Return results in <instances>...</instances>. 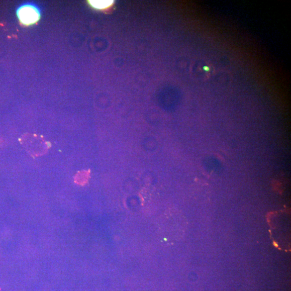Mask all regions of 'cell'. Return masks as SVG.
Wrapping results in <instances>:
<instances>
[{"instance_id":"5b68a950","label":"cell","mask_w":291,"mask_h":291,"mask_svg":"<svg viewBox=\"0 0 291 291\" xmlns=\"http://www.w3.org/2000/svg\"><path fill=\"white\" fill-rule=\"evenodd\" d=\"M204 70L208 72V71H210V68H209L208 66H205L204 67Z\"/></svg>"},{"instance_id":"277c9868","label":"cell","mask_w":291,"mask_h":291,"mask_svg":"<svg viewBox=\"0 0 291 291\" xmlns=\"http://www.w3.org/2000/svg\"><path fill=\"white\" fill-rule=\"evenodd\" d=\"M89 4L96 9H105L113 5V1H89Z\"/></svg>"},{"instance_id":"6da1fadb","label":"cell","mask_w":291,"mask_h":291,"mask_svg":"<svg viewBox=\"0 0 291 291\" xmlns=\"http://www.w3.org/2000/svg\"><path fill=\"white\" fill-rule=\"evenodd\" d=\"M20 143L32 156H40L47 153L50 147L49 144L42 137L34 134H24L20 139Z\"/></svg>"},{"instance_id":"3957f363","label":"cell","mask_w":291,"mask_h":291,"mask_svg":"<svg viewBox=\"0 0 291 291\" xmlns=\"http://www.w3.org/2000/svg\"><path fill=\"white\" fill-rule=\"evenodd\" d=\"M89 171H81L74 176V182L79 185H84L88 181L89 178Z\"/></svg>"},{"instance_id":"7a4b0ae2","label":"cell","mask_w":291,"mask_h":291,"mask_svg":"<svg viewBox=\"0 0 291 291\" xmlns=\"http://www.w3.org/2000/svg\"><path fill=\"white\" fill-rule=\"evenodd\" d=\"M18 17L24 25H32L39 20L40 13L35 7L27 5L21 7L18 12Z\"/></svg>"}]
</instances>
